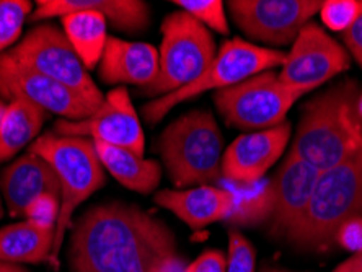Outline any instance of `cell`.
Returning a JSON list of instances; mask_svg holds the SVG:
<instances>
[{
  "mask_svg": "<svg viewBox=\"0 0 362 272\" xmlns=\"http://www.w3.org/2000/svg\"><path fill=\"white\" fill-rule=\"evenodd\" d=\"M334 242H337L341 248H344L346 252H351L354 254L361 253L362 252V215L348 218V220L338 228Z\"/></svg>",
  "mask_w": 362,
  "mask_h": 272,
  "instance_id": "cell-30",
  "label": "cell"
},
{
  "mask_svg": "<svg viewBox=\"0 0 362 272\" xmlns=\"http://www.w3.org/2000/svg\"><path fill=\"white\" fill-rule=\"evenodd\" d=\"M303 93L286 87L279 73L266 71L214 93V103L227 126L237 129H271L284 122Z\"/></svg>",
  "mask_w": 362,
  "mask_h": 272,
  "instance_id": "cell-8",
  "label": "cell"
},
{
  "mask_svg": "<svg viewBox=\"0 0 362 272\" xmlns=\"http://www.w3.org/2000/svg\"><path fill=\"white\" fill-rule=\"evenodd\" d=\"M359 88L346 80L303 106L289 153L318 172L343 163L362 150Z\"/></svg>",
  "mask_w": 362,
  "mask_h": 272,
  "instance_id": "cell-2",
  "label": "cell"
},
{
  "mask_svg": "<svg viewBox=\"0 0 362 272\" xmlns=\"http://www.w3.org/2000/svg\"><path fill=\"white\" fill-rule=\"evenodd\" d=\"M103 168L124 188L139 194H148L158 188L162 167L156 160H147L126 148L93 141Z\"/></svg>",
  "mask_w": 362,
  "mask_h": 272,
  "instance_id": "cell-21",
  "label": "cell"
},
{
  "mask_svg": "<svg viewBox=\"0 0 362 272\" xmlns=\"http://www.w3.org/2000/svg\"><path fill=\"white\" fill-rule=\"evenodd\" d=\"M5 108H7V103H5V101L0 98V119H2V114H4Z\"/></svg>",
  "mask_w": 362,
  "mask_h": 272,
  "instance_id": "cell-38",
  "label": "cell"
},
{
  "mask_svg": "<svg viewBox=\"0 0 362 272\" xmlns=\"http://www.w3.org/2000/svg\"><path fill=\"white\" fill-rule=\"evenodd\" d=\"M286 61V54L281 51L252 45L242 38H233L223 42L214 61L202 76L193 83L177 90V92L158 97L144 106V119L151 124L162 121L168 111L183 101L193 100L198 95L233 87L245 82L250 77L258 76L266 71H274Z\"/></svg>",
  "mask_w": 362,
  "mask_h": 272,
  "instance_id": "cell-7",
  "label": "cell"
},
{
  "mask_svg": "<svg viewBox=\"0 0 362 272\" xmlns=\"http://www.w3.org/2000/svg\"><path fill=\"white\" fill-rule=\"evenodd\" d=\"M333 272H362V252L351 256Z\"/></svg>",
  "mask_w": 362,
  "mask_h": 272,
  "instance_id": "cell-34",
  "label": "cell"
},
{
  "mask_svg": "<svg viewBox=\"0 0 362 272\" xmlns=\"http://www.w3.org/2000/svg\"><path fill=\"white\" fill-rule=\"evenodd\" d=\"M7 54L23 66L66 85L93 108L103 103V93L74 51L64 31L56 25H38L10 47Z\"/></svg>",
  "mask_w": 362,
  "mask_h": 272,
  "instance_id": "cell-9",
  "label": "cell"
},
{
  "mask_svg": "<svg viewBox=\"0 0 362 272\" xmlns=\"http://www.w3.org/2000/svg\"><path fill=\"white\" fill-rule=\"evenodd\" d=\"M160 57L148 42L124 41L110 36L98 64V77L103 83H129L146 88L158 76Z\"/></svg>",
  "mask_w": 362,
  "mask_h": 272,
  "instance_id": "cell-17",
  "label": "cell"
},
{
  "mask_svg": "<svg viewBox=\"0 0 362 272\" xmlns=\"http://www.w3.org/2000/svg\"><path fill=\"white\" fill-rule=\"evenodd\" d=\"M177 254V240L160 218L113 201L85 211L72 225L71 272H152Z\"/></svg>",
  "mask_w": 362,
  "mask_h": 272,
  "instance_id": "cell-1",
  "label": "cell"
},
{
  "mask_svg": "<svg viewBox=\"0 0 362 272\" xmlns=\"http://www.w3.org/2000/svg\"><path fill=\"white\" fill-rule=\"evenodd\" d=\"M186 268H188V264L183 258H180L178 254H172L153 266L152 272H186Z\"/></svg>",
  "mask_w": 362,
  "mask_h": 272,
  "instance_id": "cell-33",
  "label": "cell"
},
{
  "mask_svg": "<svg viewBox=\"0 0 362 272\" xmlns=\"http://www.w3.org/2000/svg\"><path fill=\"white\" fill-rule=\"evenodd\" d=\"M320 172L299 157L287 153L273 179L274 204L268 220L276 237H286L307 211Z\"/></svg>",
  "mask_w": 362,
  "mask_h": 272,
  "instance_id": "cell-15",
  "label": "cell"
},
{
  "mask_svg": "<svg viewBox=\"0 0 362 272\" xmlns=\"http://www.w3.org/2000/svg\"><path fill=\"white\" fill-rule=\"evenodd\" d=\"M362 13L361 0H327L320 7L323 25L332 31L349 30Z\"/></svg>",
  "mask_w": 362,
  "mask_h": 272,
  "instance_id": "cell-27",
  "label": "cell"
},
{
  "mask_svg": "<svg viewBox=\"0 0 362 272\" xmlns=\"http://www.w3.org/2000/svg\"><path fill=\"white\" fill-rule=\"evenodd\" d=\"M291 137V124L271 127L237 137L222 157V178L235 183H255L282 157Z\"/></svg>",
  "mask_w": 362,
  "mask_h": 272,
  "instance_id": "cell-14",
  "label": "cell"
},
{
  "mask_svg": "<svg viewBox=\"0 0 362 272\" xmlns=\"http://www.w3.org/2000/svg\"><path fill=\"white\" fill-rule=\"evenodd\" d=\"M4 214V209H2V191H0V218H2Z\"/></svg>",
  "mask_w": 362,
  "mask_h": 272,
  "instance_id": "cell-39",
  "label": "cell"
},
{
  "mask_svg": "<svg viewBox=\"0 0 362 272\" xmlns=\"http://www.w3.org/2000/svg\"><path fill=\"white\" fill-rule=\"evenodd\" d=\"M318 0H230L228 12L248 38L271 46L294 42L313 15Z\"/></svg>",
  "mask_w": 362,
  "mask_h": 272,
  "instance_id": "cell-10",
  "label": "cell"
},
{
  "mask_svg": "<svg viewBox=\"0 0 362 272\" xmlns=\"http://www.w3.org/2000/svg\"><path fill=\"white\" fill-rule=\"evenodd\" d=\"M157 147L175 188L206 186L222 178L226 148L211 111H189L175 119L162 132Z\"/></svg>",
  "mask_w": 362,
  "mask_h": 272,
  "instance_id": "cell-5",
  "label": "cell"
},
{
  "mask_svg": "<svg viewBox=\"0 0 362 272\" xmlns=\"http://www.w3.org/2000/svg\"><path fill=\"white\" fill-rule=\"evenodd\" d=\"M356 215H362V150L320 173L307 211L284 238L302 252H322Z\"/></svg>",
  "mask_w": 362,
  "mask_h": 272,
  "instance_id": "cell-3",
  "label": "cell"
},
{
  "mask_svg": "<svg viewBox=\"0 0 362 272\" xmlns=\"http://www.w3.org/2000/svg\"><path fill=\"white\" fill-rule=\"evenodd\" d=\"M257 253L253 244L240 232H228V253L226 272H255Z\"/></svg>",
  "mask_w": 362,
  "mask_h": 272,
  "instance_id": "cell-28",
  "label": "cell"
},
{
  "mask_svg": "<svg viewBox=\"0 0 362 272\" xmlns=\"http://www.w3.org/2000/svg\"><path fill=\"white\" fill-rule=\"evenodd\" d=\"M64 35L81 57L87 71H93L101 61L108 41V21L97 10H81L61 18Z\"/></svg>",
  "mask_w": 362,
  "mask_h": 272,
  "instance_id": "cell-24",
  "label": "cell"
},
{
  "mask_svg": "<svg viewBox=\"0 0 362 272\" xmlns=\"http://www.w3.org/2000/svg\"><path fill=\"white\" fill-rule=\"evenodd\" d=\"M358 113L362 119V92L359 93V98H358Z\"/></svg>",
  "mask_w": 362,
  "mask_h": 272,
  "instance_id": "cell-36",
  "label": "cell"
},
{
  "mask_svg": "<svg viewBox=\"0 0 362 272\" xmlns=\"http://www.w3.org/2000/svg\"><path fill=\"white\" fill-rule=\"evenodd\" d=\"M54 132L61 136L88 137L92 141L126 148L141 157H144L146 150L139 116L132 105L129 92L124 87L111 90L103 103L85 119H61L56 122Z\"/></svg>",
  "mask_w": 362,
  "mask_h": 272,
  "instance_id": "cell-13",
  "label": "cell"
},
{
  "mask_svg": "<svg viewBox=\"0 0 362 272\" xmlns=\"http://www.w3.org/2000/svg\"><path fill=\"white\" fill-rule=\"evenodd\" d=\"M47 113L38 106L23 100H13L7 103L0 119V163L33 143L45 124Z\"/></svg>",
  "mask_w": 362,
  "mask_h": 272,
  "instance_id": "cell-23",
  "label": "cell"
},
{
  "mask_svg": "<svg viewBox=\"0 0 362 272\" xmlns=\"http://www.w3.org/2000/svg\"><path fill=\"white\" fill-rule=\"evenodd\" d=\"M227 256L217 249H209L202 253L198 259L188 264L186 272H226Z\"/></svg>",
  "mask_w": 362,
  "mask_h": 272,
  "instance_id": "cell-31",
  "label": "cell"
},
{
  "mask_svg": "<svg viewBox=\"0 0 362 272\" xmlns=\"http://www.w3.org/2000/svg\"><path fill=\"white\" fill-rule=\"evenodd\" d=\"M0 272H30V271L25 269V268H21L20 264L0 263Z\"/></svg>",
  "mask_w": 362,
  "mask_h": 272,
  "instance_id": "cell-35",
  "label": "cell"
},
{
  "mask_svg": "<svg viewBox=\"0 0 362 272\" xmlns=\"http://www.w3.org/2000/svg\"><path fill=\"white\" fill-rule=\"evenodd\" d=\"M219 183L232 196V206L226 222L232 227H257L268 223L273 214V179L263 178L255 183H235L221 178Z\"/></svg>",
  "mask_w": 362,
  "mask_h": 272,
  "instance_id": "cell-22",
  "label": "cell"
},
{
  "mask_svg": "<svg viewBox=\"0 0 362 272\" xmlns=\"http://www.w3.org/2000/svg\"><path fill=\"white\" fill-rule=\"evenodd\" d=\"M263 272H292V271H286V269H281V268H266Z\"/></svg>",
  "mask_w": 362,
  "mask_h": 272,
  "instance_id": "cell-37",
  "label": "cell"
},
{
  "mask_svg": "<svg viewBox=\"0 0 362 272\" xmlns=\"http://www.w3.org/2000/svg\"><path fill=\"white\" fill-rule=\"evenodd\" d=\"M0 191L8 214L23 217L25 209L42 194L61 197V183L54 168L33 152L15 160L4 168L0 176Z\"/></svg>",
  "mask_w": 362,
  "mask_h": 272,
  "instance_id": "cell-16",
  "label": "cell"
},
{
  "mask_svg": "<svg viewBox=\"0 0 362 272\" xmlns=\"http://www.w3.org/2000/svg\"><path fill=\"white\" fill-rule=\"evenodd\" d=\"M59 211L61 197L52 194H42L26 207L23 217L26 220L36 223V225L56 228Z\"/></svg>",
  "mask_w": 362,
  "mask_h": 272,
  "instance_id": "cell-29",
  "label": "cell"
},
{
  "mask_svg": "<svg viewBox=\"0 0 362 272\" xmlns=\"http://www.w3.org/2000/svg\"><path fill=\"white\" fill-rule=\"evenodd\" d=\"M156 202L177 215L193 230L226 220L232 206V196L222 186H196L189 189H163Z\"/></svg>",
  "mask_w": 362,
  "mask_h": 272,
  "instance_id": "cell-18",
  "label": "cell"
},
{
  "mask_svg": "<svg viewBox=\"0 0 362 272\" xmlns=\"http://www.w3.org/2000/svg\"><path fill=\"white\" fill-rule=\"evenodd\" d=\"M181 10L198 20L207 30L217 31L221 35L228 33V21L223 4L221 0H175Z\"/></svg>",
  "mask_w": 362,
  "mask_h": 272,
  "instance_id": "cell-26",
  "label": "cell"
},
{
  "mask_svg": "<svg viewBox=\"0 0 362 272\" xmlns=\"http://www.w3.org/2000/svg\"><path fill=\"white\" fill-rule=\"evenodd\" d=\"M30 152L45 158L54 168L61 183V211L49 259V264L57 269L64 237L71 227L74 212L105 184L103 165L100 162L93 141L88 137L47 132L31 143Z\"/></svg>",
  "mask_w": 362,
  "mask_h": 272,
  "instance_id": "cell-4",
  "label": "cell"
},
{
  "mask_svg": "<svg viewBox=\"0 0 362 272\" xmlns=\"http://www.w3.org/2000/svg\"><path fill=\"white\" fill-rule=\"evenodd\" d=\"M31 8L28 0H0V56L20 38Z\"/></svg>",
  "mask_w": 362,
  "mask_h": 272,
  "instance_id": "cell-25",
  "label": "cell"
},
{
  "mask_svg": "<svg viewBox=\"0 0 362 272\" xmlns=\"http://www.w3.org/2000/svg\"><path fill=\"white\" fill-rule=\"evenodd\" d=\"M81 10H97L113 28L131 35L141 33L151 21V8L141 0H40L33 20L62 18Z\"/></svg>",
  "mask_w": 362,
  "mask_h": 272,
  "instance_id": "cell-19",
  "label": "cell"
},
{
  "mask_svg": "<svg viewBox=\"0 0 362 272\" xmlns=\"http://www.w3.org/2000/svg\"><path fill=\"white\" fill-rule=\"evenodd\" d=\"M158 76L141 90L146 97H165L198 80L216 57L211 31L186 12H173L162 21Z\"/></svg>",
  "mask_w": 362,
  "mask_h": 272,
  "instance_id": "cell-6",
  "label": "cell"
},
{
  "mask_svg": "<svg viewBox=\"0 0 362 272\" xmlns=\"http://www.w3.org/2000/svg\"><path fill=\"white\" fill-rule=\"evenodd\" d=\"M361 66H362V64H361Z\"/></svg>",
  "mask_w": 362,
  "mask_h": 272,
  "instance_id": "cell-40",
  "label": "cell"
},
{
  "mask_svg": "<svg viewBox=\"0 0 362 272\" xmlns=\"http://www.w3.org/2000/svg\"><path fill=\"white\" fill-rule=\"evenodd\" d=\"M343 41L351 54L362 64V13L359 15V18L354 21L353 26L344 31Z\"/></svg>",
  "mask_w": 362,
  "mask_h": 272,
  "instance_id": "cell-32",
  "label": "cell"
},
{
  "mask_svg": "<svg viewBox=\"0 0 362 272\" xmlns=\"http://www.w3.org/2000/svg\"><path fill=\"white\" fill-rule=\"evenodd\" d=\"M0 98L8 103L28 101L67 121L85 119L97 110L74 90L17 62L7 52L0 56Z\"/></svg>",
  "mask_w": 362,
  "mask_h": 272,
  "instance_id": "cell-12",
  "label": "cell"
},
{
  "mask_svg": "<svg viewBox=\"0 0 362 272\" xmlns=\"http://www.w3.org/2000/svg\"><path fill=\"white\" fill-rule=\"evenodd\" d=\"M56 228L41 227L25 220L0 228V263H49Z\"/></svg>",
  "mask_w": 362,
  "mask_h": 272,
  "instance_id": "cell-20",
  "label": "cell"
},
{
  "mask_svg": "<svg viewBox=\"0 0 362 272\" xmlns=\"http://www.w3.org/2000/svg\"><path fill=\"white\" fill-rule=\"evenodd\" d=\"M349 67V56L341 45L320 26L307 23L300 30L279 72L286 87L308 93Z\"/></svg>",
  "mask_w": 362,
  "mask_h": 272,
  "instance_id": "cell-11",
  "label": "cell"
}]
</instances>
